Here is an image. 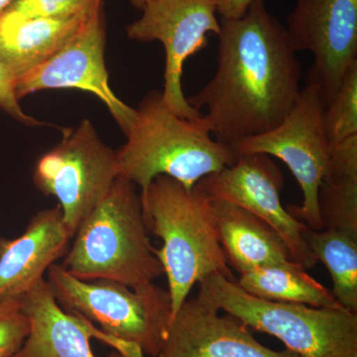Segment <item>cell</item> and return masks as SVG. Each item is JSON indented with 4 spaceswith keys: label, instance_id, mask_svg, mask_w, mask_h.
Returning <instances> with one entry per match:
<instances>
[{
    "label": "cell",
    "instance_id": "obj_19",
    "mask_svg": "<svg viewBox=\"0 0 357 357\" xmlns=\"http://www.w3.org/2000/svg\"><path fill=\"white\" fill-rule=\"evenodd\" d=\"M237 284L260 299L316 307H342L333 292L301 266L257 268L241 274Z\"/></svg>",
    "mask_w": 357,
    "mask_h": 357
},
{
    "label": "cell",
    "instance_id": "obj_14",
    "mask_svg": "<svg viewBox=\"0 0 357 357\" xmlns=\"http://www.w3.org/2000/svg\"><path fill=\"white\" fill-rule=\"evenodd\" d=\"M72 238L59 204L37 213L22 236L0 238V301L20 299L66 255Z\"/></svg>",
    "mask_w": 357,
    "mask_h": 357
},
{
    "label": "cell",
    "instance_id": "obj_9",
    "mask_svg": "<svg viewBox=\"0 0 357 357\" xmlns=\"http://www.w3.org/2000/svg\"><path fill=\"white\" fill-rule=\"evenodd\" d=\"M126 29L129 39L159 41L166 54L162 100L174 112L196 119L203 112L185 98L182 75L188 59L208 47V34L218 35L220 22L213 0H152Z\"/></svg>",
    "mask_w": 357,
    "mask_h": 357
},
{
    "label": "cell",
    "instance_id": "obj_17",
    "mask_svg": "<svg viewBox=\"0 0 357 357\" xmlns=\"http://www.w3.org/2000/svg\"><path fill=\"white\" fill-rule=\"evenodd\" d=\"M96 13L0 23V61L16 81L55 55Z\"/></svg>",
    "mask_w": 357,
    "mask_h": 357
},
{
    "label": "cell",
    "instance_id": "obj_21",
    "mask_svg": "<svg viewBox=\"0 0 357 357\" xmlns=\"http://www.w3.org/2000/svg\"><path fill=\"white\" fill-rule=\"evenodd\" d=\"M324 123L331 146L357 135V62L325 105Z\"/></svg>",
    "mask_w": 357,
    "mask_h": 357
},
{
    "label": "cell",
    "instance_id": "obj_2",
    "mask_svg": "<svg viewBox=\"0 0 357 357\" xmlns=\"http://www.w3.org/2000/svg\"><path fill=\"white\" fill-rule=\"evenodd\" d=\"M141 199L147 227L163 243L154 255L167 276L173 318L204 277L218 273L234 280L218 236L213 199L198 185L187 188L160 175Z\"/></svg>",
    "mask_w": 357,
    "mask_h": 357
},
{
    "label": "cell",
    "instance_id": "obj_3",
    "mask_svg": "<svg viewBox=\"0 0 357 357\" xmlns=\"http://www.w3.org/2000/svg\"><path fill=\"white\" fill-rule=\"evenodd\" d=\"M126 136V144L116 151L119 173L140 187V195L160 175L192 188L237 158L231 146L213 138L204 115L196 119L180 116L157 91L143 98Z\"/></svg>",
    "mask_w": 357,
    "mask_h": 357
},
{
    "label": "cell",
    "instance_id": "obj_27",
    "mask_svg": "<svg viewBox=\"0 0 357 357\" xmlns=\"http://www.w3.org/2000/svg\"><path fill=\"white\" fill-rule=\"evenodd\" d=\"M131 2V4L136 8L140 9L142 10L143 7L146 6L147 3H149L152 0H129Z\"/></svg>",
    "mask_w": 357,
    "mask_h": 357
},
{
    "label": "cell",
    "instance_id": "obj_7",
    "mask_svg": "<svg viewBox=\"0 0 357 357\" xmlns=\"http://www.w3.org/2000/svg\"><path fill=\"white\" fill-rule=\"evenodd\" d=\"M116 151L105 145L93 123L84 119L65 129L62 141L37 162L33 180L37 189L53 196L74 237L84 218L119 177Z\"/></svg>",
    "mask_w": 357,
    "mask_h": 357
},
{
    "label": "cell",
    "instance_id": "obj_16",
    "mask_svg": "<svg viewBox=\"0 0 357 357\" xmlns=\"http://www.w3.org/2000/svg\"><path fill=\"white\" fill-rule=\"evenodd\" d=\"M211 199L220 244L229 266L239 274L262 267L301 266L266 222L236 204Z\"/></svg>",
    "mask_w": 357,
    "mask_h": 357
},
{
    "label": "cell",
    "instance_id": "obj_24",
    "mask_svg": "<svg viewBox=\"0 0 357 357\" xmlns=\"http://www.w3.org/2000/svg\"><path fill=\"white\" fill-rule=\"evenodd\" d=\"M0 109L13 119L29 126H47L34 117L26 114L21 109L20 100L15 93V79L6 66L0 61Z\"/></svg>",
    "mask_w": 357,
    "mask_h": 357
},
{
    "label": "cell",
    "instance_id": "obj_4",
    "mask_svg": "<svg viewBox=\"0 0 357 357\" xmlns=\"http://www.w3.org/2000/svg\"><path fill=\"white\" fill-rule=\"evenodd\" d=\"M74 238L62 266L79 280L105 279L136 288L164 274L148 238L141 195L121 175Z\"/></svg>",
    "mask_w": 357,
    "mask_h": 357
},
{
    "label": "cell",
    "instance_id": "obj_13",
    "mask_svg": "<svg viewBox=\"0 0 357 357\" xmlns=\"http://www.w3.org/2000/svg\"><path fill=\"white\" fill-rule=\"evenodd\" d=\"M197 296L187 299L174 316L158 357H300L268 349L236 317Z\"/></svg>",
    "mask_w": 357,
    "mask_h": 357
},
{
    "label": "cell",
    "instance_id": "obj_5",
    "mask_svg": "<svg viewBox=\"0 0 357 357\" xmlns=\"http://www.w3.org/2000/svg\"><path fill=\"white\" fill-rule=\"evenodd\" d=\"M47 281L63 309L98 324L122 356H159L173 319L168 290L153 282L130 288L105 279L79 280L59 264L49 268Z\"/></svg>",
    "mask_w": 357,
    "mask_h": 357
},
{
    "label": "cell",
    "instance_id": "obj_20",
    "mask_svg": "<svg viewBox=\"0 0 357 357\" xmlns=\"http://www.w3.org/2000/svg\"><path fill=\"white\" fill-rule=\"evenodd\" d=\"M303 236L314 259L332 277L333 295L340 306L357 312V239L338 230L309 227Z\"/></svg>",
    "mask_w": 357,
    "mask_h": 357
},
{
    "label": "cell",
    "instance_id": "obj_28",
    "mask_svg": "<svg viewBox=\"0 0 357 357\" xmlns=\"http://www.w3.org/2000/svg\"><path fill=\"white\" fill-rule=\"evenodd\" d=\"M107 357H126V356H122V354H119V351H114V352H112V354H109V356H107Z\"/></svg>",
    "mask_w": 357,
    "mask_h": 357
},
{
    "label": "cell",
    "instance_id": "obj_10",
    "mask_svg": "<svg viewBox=\"0 0 357 357\" xmlns=\"http://www.w3.org/2000/svg\"><path fill=\"white\" fill-rule=\"evenodd\" d=\"M286 21L294 50L314 57L307 84L318 86L326 105L357 62V0H296Z\"/></svg>",
    "mask_w": 357,
    "mask_h": 357
},
{
    "label": "cell",
    "instance_id": "obj_12",
    "mask_svg": "<svg viewBox=\"0 0 357 357\" xmlns=\"http://www.w3.org/2000/svg\"><path fill=\"white\" fill-rule=\"evenodd\" d=\"M105 42L107 29L102 7L55 55L16 79L18 100L43 89L89 91L107 105L126 134L135 119L136 109L119 100L110 89L105 61Z\"/></svg>",
    "mask_w": 357,
    "mask_h": 357
},
{
    "label": "cell",
    "instance_id": "obj_11",
    "mask_svg": "<svg viewBox=\"0 0 357 357\" xmlns=\"http://www.w3.org/2000/svg\"><path fill=\"white\" fill-rule=\"evenodd\" d=\"M284 178L271 157L239 155L232 165L199 180L210 198L236 204L260 218L281 236L293 260L305 270L317 264L303 236L307 225L296 220L281 203Z\"/></svg>",
    "mask_w": 357,
    "mask_h": 357
},
{
    "label": "cell",
    "instance_id": "obj_25",
    "mask_svg": "<svg viewBox=\"0 0 357 357\" xmlns=\"http://www.w3.org/2000/svg\"><path fill=\"white\" fill-rule=\"evenodd\" d=\"M220 20H237L248 13L253 0H213Z\"/></svg>",
    "mask_w": 357,
    "mask_h": 357
},
{
    "label": "cell",
    "instance_id": "obj_15",
    "mask_svg": "<svg viewBox=\"0 0 357 357\" xmlns=\"http://www.w3.org/2000/svg\"><path fill=\"white\" fill-rule=\"evenodd\" d=\"M20 301L29 321V333L13 357H96L89 344L91 337L105 340L119 351L114 340L96 330L91 321L63 309L44 278Z\"/></svg>",
    "mask_w": 357,
    "mask_h": 357
},
{
    "label": "cell",
    "instance_id": "obj_6",
    "mask_svg": "<svg viewBox=\"0 0 357 357\" xmlns=\"http://www.w3.org/2000/svg\"><path fill=\"white\" fill-rule=\"evenodd\" d=\"M198 284L201 299L278 338L300 357H357V312L260 299L218 273Z\"/></svg>",
    "mask_w": 357,
    "mask_h": 357
},
{
    "label": "cell",
    "instance_id": "obj_18",
    "mask_svg": "<svg viewBox=\"0 0 357 357\" xmlns=\"http://www.w3.org/2000/svg\"><path fill=\"white\" fill-rule=\"evenodd\" d=\"M324 229L357 239V135L331 146V156L318 191Z\"/></svg>",
    "mask_w": 357,
    "mask_h": 357
},
{
    "label": "cell",
    "instance_id": "obj_23",
    "mask_svg": "<svg viewBox=\"0 0 357 357\" xmlns=\"http://www.w3.org/2000/svg\"><path fill=\"white\" fill-rule=\"evenodd\" d=\"M29 333L20 299L0 301V357H13Z\"/></svg>",
    "mask_w": 357,
    "mask_h": 357
},
{
    "label": "cell",
    "instance_id": "obj_26",
    "mask_svg": "<svg viewBox=\"0 0 357 357\" xmlns=\"http://www.w3.org/2000/svg\"><path fill=\"white\" fill-rule=\"evenodd\" d=\"M18 0H0V16Z\"/></svg>",
    "mask_w": 357,
    "mask_h": 357
},
{
    "label": "cell",
    "instance_id": "obj_22",
    "mask_svg": "<svg viewBox=\"0 0 357 357\" xmlns=\"http://www.w3.org/2000/svg\"><path fill=\"white\" fill-rule=\"evenodd\" d=\"M102 0H18L0 16V23L35 17H68L93 13Z\"/></svg>",
    "mask_w": 357,
    "mask_h": 357
},
{
    "label": "cell",
    "instance_id": "obj_1",
    "mask_svg": "<svg viewBox=\"0 0 357 357\" xmlns=\"http://www.w3.org/2000/svg\"><path fill=\"white\" fill-rule=\"evenodd\" d=\"M217 70L187 98L211 135L234 146L279 126L301 93L302 68L285 25L253 0L243 17L220 20Z\"/></svg>",
    "mask_w": 357,
    "mask_h": 357
},
{
    "label": "cell",
    "instance_id": "obj_8",
    "mask_svg": "<svg viewBox=\"0 0 357 357\" xmlns=\"http://www.w3.org/2000/svg\"><path fill=\"white\" fill-rule=\"evenodd\" d=\"M324 110L321 91L316 84H307L277 128L232 146L237 156L264 154L286 164L303 192L302 206H289L287 210L314 230L324 229L319 215L318 191L331 156Z\"/></svg>",
    "mask_w": 357,
    "mask_h": 357
}]
</instances>
